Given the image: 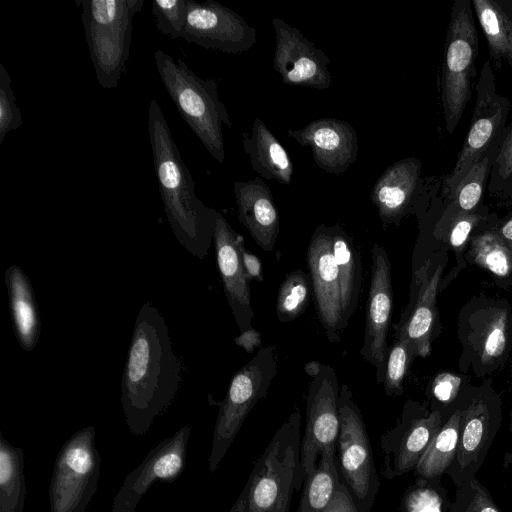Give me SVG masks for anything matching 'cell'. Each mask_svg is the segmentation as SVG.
<instances>
[{
    "label": "cell",
    "instance_id": "obj_1",
    "mask_svg": "<svg viewBox=\"0 0 512 512\" xmlns=\"http://www.w3.org/2000/svg\"><path fill=\"white\" fill-rule=\"evenodd\" d=\"M181 381V363L168 326L150 302L140 308L121 380V405L129 431L145 434L173 402Z\"/></svg>",
    "mask_w": 512,
    "mask_h": 512
},
{
    "label": "cell",
    "instance_id": "obj_2",
    "mask_svg": "<svg viewBox=\"0 0 512 512\" xmlns=\"http://www.w3.org/2000/svg\"><path fill=\"white\" fill-rule=\"evenodd\" d=\"M148 133L154 171L171 230L187 252L204 260L213 242L218 211L207 207L196 196L192 175L155 99L149 103Z\"/></svg>",
    "mask_w": 512,
    "mask_h": 512
},
{
    "label": "cell",
    "instance_id": "obj_3",
    "mask_svg": "<svg viewBox=\"0 0 512 512\" xmlns=\"http://www.w3.org/2000/svg\"><path fill=\"white\" fill-rule=\"evenodd\" d=\"M301 414L295 409L273 435L229 512H290L303 485L300 464Z\"/></svg>",
    "mask_w": 512,
    "mask_h": 512
},
{
    "label": "cell",
    "instance_id": "obj_4",
    "mask_svg": "<svg viewBox=\"0 0 512 512\" xmlns=\"http://www.w3.org/2000/svg\"><path fill=\"white\" fill-rule=\"evenodd\" d=\"M160 79L187 123L210 155L219 163L225 159L222 126H233L224 103L219 99L218 82L203 79L187 64L163 50L154 53Z\"/></svg>",
    "mask_w": 512,
    "mask_h": 512
},
{
    "label": "cell",
    "instance_id": "obj_5",
    "mask_svg": "<svg viewBox=\"0 0 512 512\" xmlns=\"http://www.w3.org/2000/svg\"><path fill=\"white\" fill-rule=\"evenodd\" d=\"M101 87L116 88L129 57L132 20L144 0H76Z\"/></svg>",
    "mask_w": 512,
    "mask_h": 512
},
{
    "label": "cell",
    "instance_id": "obj_6",
    "mask_svg": "<svg viewBox=\"0 0 512 512\" xmlns=\"http://www.w3.org/2000/svg\"><path fill=\"white\" fill-rule=\"evenodd\" d=\"M478 37L470 1L454 2L444 43L440 96L446 128L453 133L467 102L475 77Z\"/></svg>",
    "mask_w": 512,
    "mask_h": 512
},
{
    "label": "cell",
    "instance_id": "obj_7",
    "mask_svg": "<svg viewBox=\"0 0 512 512\" xmlns=\"http://www.w3.org/2000/svg\"><path fill=\"white\" fill-rule=\"evenodd\" d=\"M277 371L276 348L269 345L261 347L232 377L226 396L219 403L208 460L210 472L219 467L254 405L267 395Z\"/></svg>",
    "mask_w": 512,
    "mask_h": 512
},
{
    "label": "cell",
    "instance_id": "obj_8",
    "mask_svg": "<svg viewBox=\"0 0 512 512\" xmlns=\"http://www.w3.org/2000/svg\"><path fill=\"white\" fill-rule=\"evenodd\" d=\"M340 430L336 444L342 481L362 512H370L380 488L365 422L346 384L339 393Z\"/></svg>",
    "mask_w": 512,
    "mask_h": 512
},
{
    "label": "cell",
    "instance_id": "obj_9",
    "mask_svg": "<svg viewBox=\"0 0 512 512\" xmlns=\"http://www.w3.org/2000/svg\"><path fill=\"white\" fill-rule=\"evenodd\" d=\"M95 435V427L86 426L61 447L50 481V512H85L88 507L101 466Z\"/></svg>",
    "mask_w": 512,
    "mask_h": 512
},
{
    "label": "cell",
    "instance_id": "obj_10",
    "mask_svg": "<svg viewBox=\"0 0 512 512\" xmlns=\"http://www.w3.org/2000/svg\"><path fill=\"white\" fill-rule=\"evenodd\" d=\"M481 392L462 401L459 441L446 475L460 487L476 478L501 424V401Z\"/></svg>",
    "mask_w": 512,
    "mask_h": 512
},
{
    "label": "cell",
    "instance_id": "obj_11",
    "mask_svg": "<svg viewBox=\"0 0 512 512\" xmlns=\"http://www.w3.org/2000/svg\"><path fill=\"white\" fill-rule=\"evenodd\" d=\"M339 393L335 370L330 365L321 364L312 376L306 398V422L300 448L303 480L315 470L324 448L337 444L340 430Z\"/></svg>",
    "mask_w": 512,
    "mask_h": 512
},
{
    "label": "cell",
    "instance_id": "obj_12",
    "mask_svg": "<svg viewBox=\"0 0 512 512\" xmlns=\"http://www.w3.org/2000/svg\"><path fill=\"white\" fill-rule=\"evenodd\" d=\"M443 420L440 410H428L418 402L406 401L396 426L380 438L384 453L382 475L391 480L414 471Z\"/></svg>",
    "mask_w": 512,
    "mask_h": 512
},
{
    "label": "cell",
    "instance_id": "obj_13",
    "mask_svg": "<svg viewBox=\"0 0 512 512\" xmlns=\"http://www.w3.org/2000/svg\"><path fill=\"white\" fill-rule=\"evenodd\" d=\"M182 38L206 49L238 54L256 43V29L219 2L188 0Z\"/></svg>",
    "mask_w": 512,
    "mask_h": 512
},
{
    "label": "cell",
    "instance_id": "obj_14",
    "mask_svg": "<svg viewBox=\"0 0 512 512\" xmlns=\"http://www.w3.org/2000/svg\"><path fill=\"white\" fill-rule=\"evenodd\" d=\"M275 52L273 68L290 86L327 89L332 75L329 56L307 39L300 30L280 18H273Z\"/></svg>",
    "mask_w": 512,
    "mask_h": 512
},
{
    "label": "cell",
    "instance_id": "obj_15",
    "mask_svg": "<svg viewBox=\"0 0 512 512\" xmlns=\"http://www.w3.org/2000/svg\"><path fill=\"white\" fill-rule=\"evenodd\" d=\"M371 257V279L360 355L375 367L377 383H383L393 307L391 263L386 250L379 244L372 247Z\"/></svg>",
    "mask_w": 512,
    "mask_h": 512
},
{
    "label": "cell",
    "instance_id": "obj_16",
    "mask_svg": "<svg viewBox=\"0 0 512 512\" xmlns=\"http://www.w3.org/2000/svg\"><path fill=\"white\" fill-rule=\"evenodd\" d=\"M307 264L318 319L327 339L336 343L346 329L343 320L340 277L333 255L330 226L314 230L307 249Z\"/></svg>",
    "mask_w": 512,
    "mask_h": 512
},
{
    "label": "cell",
    "instance_id": "obj_17",
    "mask_svg": "<svg viewBox=\"0 0 512 512\" xmlns=\"http://www.w3.org/2000/svg\"><path fill=\"white\" fill-rule=\"evenodd\" d=\"M191 427L183 426L151 449L117 492L111 512H135L136 506L156 481L173 482L183 472Z\"/></svg>",
    "mask_w": 512,
    "mask_h": 512
},
{
    "label": "cell",
    "instance_id": "obj_18",
    "mask_svg": "<svg viewBox=\"0 0 512 512\" xmlns=\"http://www.w3.org/2000/svg\"><path fill=\"white\" fill-rule=\"evenodd\" d=\"M477 99L472 122L453 170L444 179V191L452 197L461 180L481 159L503 121L504 104L495 93L490 66L484 64L476 86Z\"/></svg>",
    "mask_w": 512,
    "mask_h": 512
},
{
    "label": "cell",
    "instance_id": "obj_19",
    "mask_svg": "<svg viewBox=\"0 0 512 512\" xmlns=\"http://www.w3.org/2000/svg\"><path fill=\"white\" fill-rule=\"evenodd\" d=\"M218 270L229 307L240 332L252 327L254 311L251 304L249 280L241 260L244 238L218 212L213 234Z\"/></svg>",
    "mask_w": 512,
    "mask_h": 512
},
{
    "label": "cell",
    "instance_id": "obj_20",
    "mask_svg": "<svg viewBox=\"0 0 512 512\" xmlns=\"http://www.w3.org/2000/svg\"><path fill=\"white\" fill-rule=\"evenodd\" d=\"M287 136L309 147L317 166L331 174L340 175L357 159V132L351 123L342 119L313 120L301 129L288 130Z\"/></svg>",
    "mask_w": 512,
    "mask_h": 512
},
{
    "label": "cell",
    "instance_id": "obj_21",
    "mask_svg": "<svg viewBox=\"0 0 512 512\" xmlns=\"http://www.w3.org/2000/svg\"><path fill=\"white\" fill-rule=\"evenodd\" d=\"M431 261L427 260L416 272L413 280L411 307L397 325L395 337L406 339L413 347L416 356L427 357L431 351V339L436 319V296L442 274L439 264L430 270Z\"/></svg>",
    "mask_w": 512,
    "mask_h": 512
},
{
    "label": "cell",
    "instance_id": "obj_22",
    "mask_svg": "<svg viewBox=\"0 0 512 512\" xmlns=\"http://www.w3.org/2000/svg\"><path fill=\"white\" fill-rule=\"evenodd\" d=\"M472 316V315H471ZM465 347L472 352L480 371H489L501 364L511 347L512 323L508 307L487 306L473 313Z\"/></svg>",
    "mask_w": 512,
    "mask_h": 512
},
{
    "label": "cell",
    "instance_id": "obj_23",
    "mask_svg": "<svg viewBox=\"0 0 512 512\" xmlns=\"http://www.w3.org/2000/svg\"><path fill=\"white\" fill-rule=\"evenodd\" d=\"M233 192L238 220L260 248L272 252L279 235L280 221L270 188L260 177H255L247 182H234Z\"/></svg>",
    "mask_w": 512,
    "mask_h": 512
},
{
    "label": "cell",
    "instance_id": "obj_24",
    "mask_svg": "<svg viewBox=\"0 0 512 512\" xmlns=\"http://www.w3.org/2000/svg\"><path fill=\"white\" fill-rule=\"evenodd\" d=\"M421 162L401 159L388 166L376 180L370 199L383 224H398L408 212L419 183Z\"/></svg>",
    "mask_w": 512,
    "mask_h": 512
},
{
    "label": "cell",
    "instance_id": "obj_25",
    "mask_svg": "<svg viewBox=\"0 0 512 512\" xmlns=\"http://www.w3.org/2000/svg\"><path fill=\"white\" fill-rule=\"evenodd\" d=\"M4 276L16 339L22 350L30 352L36 347L41 332L34 290L18 265L9 266Z\"/></svg>",
    "mask_w": 512,
    "mask_h": 512
},
{
    "label": "cell",
    "instance_id": "obj_26",
    "mask_svg": "<svg viewBox=\"0 0 512 512\" xmlns=\"http://www.w3.org/2000/svg\"><path fill=\"white\" fill-rule=\"evenodd\" d=\"M245 153L260 176L289 185L293 177V161L286 149L266 124L255 117L250 133L242 134Z\"/></svg>",
    "mask_w": 512,
    "mask_h": 512
},
{
    "label": "cell",
    "instance_id": "obj_27",
    "mask_svg": "<svg viewBox=\"0 0 512 512\" xmlns=\"http://www.w3.org/2000/svg\"><path fill=\"white\" fill-rule=\"evenodd\" d=\"M333 255L340 277L341 304L344 325L354 315L361 292L362 261L353 238L339 225L330 226Z\"/></svg>",
    "mask_w": 512,
    "mask_h": 512
},
{
    "label": "cell",
    "instance_id": "obj_28",
    "mask_svg": "<svg viewBox=\"0 0 512 512\" xmlns=\"http://www.w3.org/2000/svg\"><path fill=\"white\" fill-rule=\"evenodd\" d=\"M341 483L336 444H332L320 453L315 470L305 478L301 499L295 512H322L333 499Z\"/></svg>",
    "mask_w": 512,
    "mask_h": 512
},
{
    "label": "cell",
    "instance_id": "obj_29",
    "mask_svg": "<svg viewBox=\"0 0 512 512\" xmlns=\"http://www.w3.org/2000/svg\"><path fill=\"white\" fill-rule=\"evenodd\" d=\"M461 421L460 406L454 407L443 420L432 442L416 466V478H442L453 462L459 441Z\"/></svg>",
    "mask_w": 512,
    "mask_h": 512
},
{
    "label": "cell",
    "instance_id": "obj_30",
    "mask_svg": "<svg viewBox=\"0 0 512 512\" xmlns=\"http://www.w3.org/2000/svg\"><path fill=\"white\" fill-rule=\"evenodd\" d=\"M24 451L0 431V512H23L26 498Z\"/></svg>",
    "mask_w": 512,
    "mask_h": 512
},
{
    "label": "cell",
    "instance_id": "obj_31",
    "mask_svg": "<svg viewBox=\"0 0 512 512\" xmlns=\"http://www.w3.org/2000/svg\"><path fill=\"white\" fill-rule=\"evenodd\" d=\"M472 4L492 57L512 61V20L494 1L473 0Z\"/></svg>",
    "mask_w": 512,
    "mask_h": 512
},
{
    "label": "cell",
    "instance_id": "obj_32",
    "mask_svg": "<svg viewBox=\"0 0 512 512\" xmlns=\"http://www.w3.org/2000/svg\"><path fill=\"white\" fill-rule=\"evenodd\" d=\"M312 283L302 269H296L286 275L282 281L276 299V314L280 322H290L301 316L311 298Z\"/></svg>",
    "mask_w": 512,
    "mask_h": 512
},
{
    "label": "cell",
    "instance_id": "obj_33",
    "mask_svg": "<svg viewBox=\"0 0 512 512\" xmlns=\"http://www.w3.org/2000/svg\"><path fill=\"white\" fill-rule=\"evenodd\" d=\"M469 253L475 264L498 277L512 273V251L496 233L484 232L476 236Z\"/></svg>",
    "mask_w": 512,
    "mask_h": 512
},
{
    "label": "cell",
    "instance_id": "obj_34",
    "mask_svg": "<svg viewBox=\"0 0 512 512\" xmlns=\"http://www.w3.org/2000/svg\"><path fill=\"white\" fill-rule=\"evenodd\" d=\"M450 504L441 478H416L406 490L401 507L403 512H449Z\"/></svg>",
    "mask_w": 512,
    "mask_h": 512
},
{
    "label": "cell",
    "instance_id": "obj_35",
    "mask_svg": "<svg viewBox=\"0 0 512 512\" xmlns=\"http://www.w3.org/2000/svg\"><path fill=\"white\" fill-rule=\"evenodd\" d=\"M414 356L411 344L402 337H395L388 350L382 383L386 395L397 397L404 393L403 381Z\"/></svg>",
    "mask_w": 512,
    "mask_h": 512
},
{
    "label": "cell",
    "instance_id": "obj_36",
    "mask_svg": "<svg viewBox=\"0 0 512 512\" xmlns=\"http://www.w3.org/2000/svg\"><path fill=\"white\" fill-rule=\"evenodd\" d=\"M449 512H500L488 489L474 478L456 488Z\"/></svg>",
    "mask_w": 512,
    "mask_h": 512
},
{
    "label": "cell",
    "instance_id": "obj_37",
    "mask_svg": "<svg viewBox=\"0 0 512 512\" xmlns=\"http://www.w3.org/2000/svg\"><path fill=\"white\" fill-rule=\"evenodd\" d=\"M488 171L489 157L485 156L471 167L457 186L452 197L464 213L474 209L481 199Z\"/></svg>",
    "mask_w": 512,
    "mask_h": 512
},
{
    "label": "cell",
    "instance_id": "obj_38",
    "mask_svg": "<svg viewBox=\"0 0 512 512\" xmlns=\"http://www.w3.org/2000/svg\"><path fill=\"white\" fill-rule=\"evenodd\" d=\"M188 0H153L152 15L159 31L171 39L182 38Z\"/></svg>",
    "mask_w": 512,
    "mask_h": 512
},
{
    "label": "cell",
    "instance_id": "obj_39",
    "mask_svg": "<svg viewBox=\"0 0 512 512\" xmlns=\"http://www.w3.org/2000/svg\"><path fill=\"white\" fill-rule=\"evenodd\" d=\"M23 125L21 111L11 86V77L0 64V144L7 134Z\"/></svg>",
    "mask_w": 512,
    "mask_h": 512
},
{
    "label": "cell",
    "instance_id": "obj_40",
    "mask_svg": "<svg viewBox=\"0 0 512 512\" xmlns=\"http://www.w3.org/2000/svg\"><path fill=\"white\" fill-rule=\"evenodd\" d=\"M461 378L444 372L436 376L432 384V395L442 405L451 404L458 396Z\"/></svg>",
    "mask_w": 512,
    "mask_h": 512
},
{
    "label": "cell",
    "instance_id": "obj_41",
    "mask_svg": "<svg viewBox=\"0 0 512 512\" xmlns=\"http://www.w3.org/2000/svg\"><path fill=\"white\" fill-rule=\"evenodd\" d=\"M478 221V215L468 213L461 214L456 219L449 235L450 244L455 250H459L465 245L470 232Z\"/></svg>",
    "mask_w": 512,
    "mask_h": 512
},
{
    "label": "cell",
    "instance_id": "obj_42",
    "mask_svg": "<svg viewBox=\"0 0 512 512\" xmlns=\"http://www.w3.org/2000/svg\"><path fill=\"white\" fill-rule=\"evenodd\" d=\"M322 512H362L347 486L338 487L329 505Z\"/></svg>",
    "mask_w": 512,
    "mask_h": 512
},
{
    "label": "cell",
    "instance_id": "obj_43",
    "mask_svg": "<svg viewBox=\"0 0 512 512\" xmlns=\"http://www.w3.org/2000/svg\"><path fill=\"white\" fill-rule=\"evenodd\" d=\"M240 252L244 272L249 282H251L252 280L257 282H263L261 259H259L255 254L248 251L244 247V244L241 246Z\"/></svg>",
    "mask_w": 512,
    "mask_h": 512
},
{
    "label": "cell",
    "instance_id": "obj_44",
    "mask_svg": "<svg viewBox=\"0 0 512 512\" xmlns=\"http://www.w3.org/2000/svg\"><path fill=\"white\" fill-rule=\"evenodd\" d=\"M497 163L499 165V174L502 178L507 179L512 175V126L502 143Z\"/></svg>",
    "mask_w": 512,
    "mask_h": 512
},
{
    "label": "cell",
    "instance_id": "obj_45",
    "mask_svg": "<svg viewBox=\"0 0 512 512\" xmlns=\"http://www.w3.org/2000/svg\"><path fill=\"white\" fill-rule=\"evenodd\" d=\"M234 342L236 345L243 348L248 354H252L256 348H261V333L251 327L244 332H240V334L235 337Z\"/></svg>",
    "mask_w": 512,
    "mask_h": 512
},
{
    "label": "cell",
    "instance_id": "obj_46",
    "mask_svg": "<svg viewBox=\"0 0 512 512\" xmlns=\"http://www.w3.org/2000/svg\"><path fill=\"white\" fill-rule=\"evenodd\" d=\"M504 241L512 243V219L506 222L498 234Z\"/></svg>",
    "mask_w": 512,
    "mask_h": 512
},
{
    "label": "cell",
    "instance_id": "obj_47",
    "mask_svg": "<svg viewBox=\"0 0 512 512\" xmlns=\"http://www.w3.org/2000/svg\"><path fill=\"white\" fill-rule=\"evenodd\" d=\"M510 432H511V435H512V405H511V409H510ZM505 459L510 461V463L512 464V453H506L505 454Z\"/></svg>",
    "mask_w": 512,
    "mask_h": 512
}]
</instances>
